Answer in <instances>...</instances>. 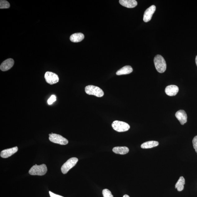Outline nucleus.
<instances>
[{
  "instance_id": "nucleus-1",
  "label": "nucleus",
  "mask_w": 197,
  "mask_h": 197,
  "mask_svg": "<svg viewBox=\"0 0 197 197\" xmlns=\"http://www.w3.org/2000/svg\"><path fill=\"white\" fill-rule=\"evenodd\" d=\"M155 68L158 72L163 73L165 72L167 68L166 62L162 56L157 55L155 57L154 60Z\"/></svg>"
},
{
  "instance_id": "nucleus-2",
  "label": "nucleus",
  "mask_w": 197,
  "mask_h": 197,
  "mask_svg": "<svg viewBox=\"0 0 197 197\" xmlns=\"http://www.w3.org/2000/svg\"><path fill=\"white\" fill-rule=\"evenodd\" d=\"M47 168L45 164L39 165L35 164L31 167L29 173L31 175L43 176L47 173Z\"/></svg>"
},
{
  "instance_id": "nucleus-3",
  "label": "nucleus",
  "mask_w": 197,
  "mask_h": 197,
  "mask_svg": "<svg viewBox=\"0 0 197 197\" xmlns=\"http://www.w3.org/2000/svg\"><path fill=\"white\" fill-rule=\"evenodd\" d=\"M86 93L89 95H93L98 97H102L104 95V93L100 88L93 85L87 86L85 88Z\"/></svg>"
},
{
  "instance_id": "nucleus-4",
  "label": "nucleus",
  "mask_w": 197,
  "mask_h": 197,
  "mask_svg": "<svg viewBox=\"0 0 197 197\" xmlns=\"http://www.w3.org/2000/svg\"><path fill=\"white\" fill-rule=\"evenodd\" d=\"M113 129L119 132L126 131L130 129V125L124 121H115L112 124Z\"/></svg>"
},
{
  "instance_id": "nucleus-5",
  "label": "nucleus",
  "mask_w": 197,
  "mask_h": 197,
  "mask_svg": "<svg viewBox=\"0 0 197 197\" xmlns=\"http://www.w3.org/2000/svg\"><path fill=\"white\" fill-rule=\"evenodd\" d=\"M78 161V158H73L69 159L66 163L62 165L61 167L62 172L64 174L67 173L70 170L76 165Z\"/></svg>"
},
{
  "instance_id": "nucleus-6",
  "label": "nucleus",
  "mask_w": 197,
  "mask_h": 197,
  "mask_svg": "<svg viewBox=\"0 0 197 197\" xmlns=\"http://www.w3.org/2000/svg\"><path fill=\"white\" fill-rule=\"evenodd\" d=\"M49 140L53 143L59 144L61 145H66L68 143V141L62 136L56 134H49Z\"/></svg>"
},
{
  "instance_id": "nucleus-7",
  "label": "nucleus",
  "mask_w": 197,
  "mask_h": 197,
  "mask_svg": "<svg viewBox=\"0 0 197 197\" xmlns=\"http://www.w3.org/2000/svg\"><path fill=\"white\" fill-rule=\"evenodd\" d=\"M45 78L46 82L51 85L57 83L59 80V77L57 75L49 71L45 73Z\"/></svg>"
},
{
  "instance_id": "nucleus-8",
  "label": "nucleus",
  "mask_w": 197,
  "mask_h": 197,
  "mask_svg": "<svg viewBox=\"0 0 197 197\" xmlns=\"http://www.w3.org/2000/svg\"><path fill=\"white\" fill-rule=\"evenodd\" d=\"M156 10L155 5H152L146 10L144 15L143 20L144 22H147L151 20L153 14Z\"/></svg>"
},
{
  "instance_id": "nucleus-9",
  "label": "nucleus",
  "mask_w": 197,
  "mask_h": 197,
  "mask_svg": "<svg viewBox=\"0 0 197 197\" xmlns=\"http://www.w3.org/2000/svg\"><path fill=\"white\" fill-rule=\"evenodd\" d=\"M175 116L181 125H184L187 122V116L185 111L179 110L177 111L176 113Z\"/></svg>"
},
{
  "instance_id": "nucleus-10",
  "label": "nucleus",
  "mask_w": 197,
  "mask_h": 197,
  "mask_svg": "<svg viewBox=\"0 0 197 197\" xmlns=\"http://www.w3.org/2000/svg\"><path fill=\"white\" fill-rule=\"evenodd\" d=\"M18 149L17 146L2 151L1 153V157L3 158H7L15 153L18 151Z\"/></svg>"
},
{
  "instance_id": "nucleus-11",
  "label": "nucleus",
  "mask_w": 197,
  "mask_h": 197,
  "mask_svg": "<svg viewBox=\"0 0 197 197\" xmlns=\"http://www.w3.org/2000/svg\"><path fill=\"white\" fill-rule=\"evenodd\" d=\"M14 60L12 58H9L4 61L0 66V69L2 71H6L10 70L14 64Z\"/></svg>"
},
{
  "instance_id": "nucleus-12",
  "label": "nucleus",
  "mask_w": 197,
  "mask_h": 197,
  "mask_svg": "<svg viewBox=\"0 0 197 197\" xmlns=\"http://www.w3.org/2000/svg\"><path fill=\"white\" fill-rule=\"evenodd\" d=\"M179 91V87L177 86L174 85L167 86L165 89V93L167 95L171 96L176 95Z\"/></svg>"
},
{
  "instance_id": "nucleus-13",
  "label": "nucleus",
  "mask_w": 197,
  "mask_h": 197,
  "mask_svg": "<svg viewBox=\"0 0 197 197\" xmlns=\"http://www.w3.org/2000/svg\"><path fill=\"white\" fill-rule=\"evenodd\" d=\"M119 2L121 6L128 8H134L137 5V2L135 0H120Z\"/></svg>"
},
{
  "instance_id": "nucleus-14",
  "label": "nucleus",
  "mask_w": 197,
  "mask_h": 197,
  "mask_svg": "<svg viewBox=\"0 0 197 197\" xmlns=\"http://www.w3.org/2000/svg\"><path fill=\"white\" fill-rule=\"evenodd\" d=\"M85 38V35L83 33H74L71 35L70 39L73 43H79L82 41Z\"/></svg>"
},
{
  "instance_id": "nucleus-15",
  "label": "nucleus",
  "mask_w": 197,
  "mask_h": 197,
  "mask_svg": "<svg viewBox=\"0 0 197 197\" xmlns=\"http://www.w3.org/2000/svg\"><path fill=\"white\" fill-rule=\"evenodd\" d=\"M113 152L115 153L124 155L129 152V149L126 146H118L113 148Z\"/></svg>"
},
{
  "instance_id": "nucleus-16",
  "label": "nucleus",
  "mask_w": 197,
  "mask_h": 197,
  "mask_svg": "<svg viewBox=\"0 0 197 197\" xmlns=\"http://www.w3.org/2000/svg\"><path fill=\"white\" fill-rule=\"evenodd\" d=\"M133 69L131 66H123V68L117 71V75H121L130 74L133 72Z\"/></svg>"
},
{
  "instance_id": "nucleus-17",
  "label": "nucleus",
  "mask_w": 197,
  "mask_h": 197,
  "mask_svg": "<svg viewBox=\"0 0 197 197\" xmlns=\"http://www.w3.org/2000/svg\"><path fill=\"white\" fill-rule=\"evenodd\" d=\"M159 144L158 142L156 141H149L144 142L141 145V148L142 149H149L158 146Z\"/></svg>"
},
{
  "instance_id": "nucleus-18",
  "label": "nucleus",
  "mask_w": 197,
  "mask_h": 197,
  "mask_svg": "<svg viewBox=\"0 0 197 197\" xmlns=\"http://www.w3.org/2000/svg\"><path fill=\"white\" fill-rule=\"evenodd\" d=\"M185 184V180L183 176L180 177L175 185V188L177 189L178 191H181L184 188V185Z\"/></svg>"
},
{
  "instance_id": "nucleus-19",
  "label": "nucleus",
  "mask_w": 197,
  "mask_h": 197,
  "mask_svg": "<svg viewBox=\"0 0 197 197\" xmlns=\"http://www.w3.org/2000/svg\"><path fill=\"white\" fill-rule=\"evenodd\" d=\"M10 4L9 2L5 0H1L0 1V8L1 9H8L10 7Z\"/></svg>"
},
{
  "instance_id": "nucleus-20",
  "label": "nucleus",
  "mask_w": 197,
  "mask_h": 197,
  "mask_svg": "<svg viewBox=\"0 0 197 197\" xmlns=\"http://www.w3.org/2000/svg\"><path fill=\"white\" fill-rule=\"evenodd\" d=\"M102 194L103 197H114L110 190L107 189L103 190Z\"/></svg>"
},
{
  "instance_id": "nucleus-21",
  "label": "nucleus",
  "mask_w": 197,
  "mask_h": 197,
  "mask_svg": "<svg viewBox=\"0 0 197 197\" xmlns=\"http://www.w3.org/2000/svg\"><path fill=\"white\" fill-rule=\"evenodd\" d=\"M56 100V97L55 95H52L48 100V103L49 105L52 104Z\"/></svg>"
},
{
  "instance_id": "nucleus-22",
  "label": "nucleus",
  "mask_w": 197,
  "mask_h": 197,
  "mask_svg": "<svg viewBox=\"0 0 197 197\" xmlns=\"http://www.w3.org/2000/svg\"><path fill=\"white\" fill-rule=\"evenodd\" d=\"M192 143L194 149L195 150V152L197 153V135L194 138L193 140H192Z\"/></svg>"
},
{
  "instance_id": "nucleus-23",
  "label": "nucleus",
  "mask_w": 197,
  "mask_h": 197,
  "mask_svg": "<svg viewBox=\"0 0 197 197\" xmlns=\"http://www.w3.org/2000/svg\"><path fill=\"white\" fill-rule=\"evenodd\" d=\"M49 193L50 197H64L63 196L59 195H56L55 194H54L53 192H52L51 191H49Z\"/></svg>"
},
{
  "instance_id": "nucleus-24",
  "label": "nucleus",
  "mask_w": 197,
  "mask_h": 197,
  "mask_svg": "<svg viewBox=\"0 0 197 197\" xmlns=\"http://www.w3.org/2000/svg\"><path fill=\"white\" fill-rule=\"evenodd\" d=\"M195 62H196V66H197V56H196V57Z\"/></svg>"
},
{
  "instance_id": "nucleus-25",
  "label": "nucleus",
  "mask_w": 197,
  "mask_h": 197,
  "mask_svg": "<svg viewBox=\"0 0 197 197\" xmlns=\"http://www.w3.org/2000/svg\"><path fill=\"white\" fill-rule=\"evenodd\" d=\"M123 197H130V196L127 195H125L123 196Z\"/></svg>"
},
{
  "instance_id": "nucleus-26",
  "label": "nucleus",
  "mask_w": 197,
  "mask_h": 197,
  "mask_svg": "<svg viewBox=\"0 0 197 197\" xmlns=\"http://www.w3.org/2000/svg\"></svg>"
}]
</instances>
